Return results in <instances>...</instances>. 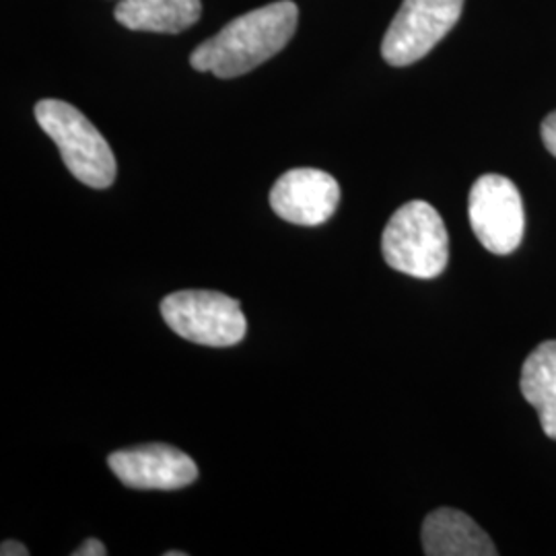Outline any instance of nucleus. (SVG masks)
Masks as SVG:
<instances>
[{
    "label": "nucleus",
    "mask_w": 556,
    "mask_h": 556,
    "mask_svg": "<svg viewBox=\"0 0 556 556\" xmlns=\"http://www.w3.org/2000/svg\"><path fill=\"white\" fill-rule=\"evenodd\" d=\"M468 217L478 241L493 254L516 252L523 239L526 213L516 184L505 176L478 178L468 199Z\"/></svg>",
    "instance_id": "obj_6"
},
{
    "label": "nucleus",
    "mask_w": 556,
    "mask_h": 556,
    "mask_svg": "<svg viewBox=\"0 0 556 556\" xmlns=\"http://www.w3.org/2000/svg\"><path fill=\"white\" fill-rule=\"evenodd\" d=\"M0 555L27 556L29 555V551H27V546H25V544H21V542H15V540H7V542H2V546H0Z\"/></svg>",
    "instance_id": "obj_14"
},
{
    "label": "nucleus",
    "mask_w": 556,
    "mask_h": 556,
    "mask_svg": "<svg viewBox=\"0 0 556 556\" xmlns=\"http://www.w3.org/2000/svg\"><path fill=\"white\" fill-rule=\"evenodd\" d=\"M108 466L122 484L139 491H176L199 478L194 459L165 443L119 450L108 457Z\"/></svg>",
    "instance_id": "obj_7"
},
{
    "label": "nucleus",
    "mask_w": 556,
    "mask_h": 556,
    "mask_svg": "<svg viewBox=\"0 0 556 556\" xmlns=\"http://www.w3.org/2000/svg\"><path fill=\"white\" fill-rule=\"evenodd\" d=\"M519 388L536 408L544 433L556 441V340L542 342L526 358Z\"/></svg>",
    "instance_id": "obj_11"
},
{
    "label": "nucleus",
    "mask_w": 556,
    "mask_h": 556,
    "mask_svg": "<svg viewBox=\"0 0 556 556\" xmlns=\"http://www.w3.org/2000/svg\"><path fill=\"white\" fill-rule=\"evenodd\" d=\"M41 130L56 142L68 172L91 188H110L116 179V157L91 119L66 101L41 100L36 105Z\"/></svg>",
    "instance_id": "obj_3"
},
{
    "label": "nucleus",
    "mask_w": 556,
    "mask_h": 556,
    "mask_svg": "<svg viewBox=\"0 0 556 556\" xmlns=\"http://www.w3.org/2000/svg\"><path fill=\"white\" fill-rule=\"evenodd\" d=\"M108 555V548L103 546V542H100L98 538H87L79 548L73 551V556H105Z\"/></svg>",
    "instance_id": "obj_13"
},
{
    "label": "nucleus",
    "mask_w": 556,
    "mask_h": 556,
    "mask_svg": "<svg viewBox=\"0 0 556 556\" xmlns=\"http://www.w3.org/2000/svg\"><path fill=\"white\" fill-rule=\"evenodd\" d=\"M542 142L551 155L556 157V112L548 114L542 122Z\"/></svg>",
    "instance_id": "obj_12"
},
{
    "label": "nucleus",
    "mask_w": 556,
    "mask_h": 556,
    "mask_svg": "<svg viewBox=\"0 0 556 556\" xmlns=\"http://www.w3.org/2000/svg\"><path fill=\"white\" fill-rule=\"evenodd\" d=\"M422 551L429 556H495L497 548L477 521L443 507L422 523Z\"/></svg>",
    "instance_id": "obj_9"
},
{
    "label": "nucleus",
    "mask_w": 556,
    "mask_h": 556,
    "mask_svg": "<svg viewBox=\"0 0 556 556\" xmlns=\"http://www.w3.org/2000/svg\"><path fill=\"white\" fill-rule=\"evenodd\" d=\"M116 21L132 31L181 34L202 15L200 0H119Z\"/></svg>",
    "instance_id": "obj_10"
},
{
    "label": "nucleus",
    "mask_w": 556,
    "mask_h": 556,
    "mask_svg": "<svg viewBox=\"0 0 556 556\" xmlns=\"http://www.w3.org/2000/svg\"><path fill=\"white\" fill-rule=\"evenodd\" d=\"M464 0H404L381 41V56L392 66L425 59L459 21Z\"/></svg>",
    "instance_id": "obj_5"
},
{
    "label": "nucleus",
    "mask_w": 556,
    "mask_h": 556,
    "mask_svg": "<svg viewBox=\"0 0 556 556\" xmlns=\"http://www.w3.org/2000/svg\"><path fill=\"white\" fill-rule=\"evenodd\" d=\"M381 254L390 268L408 277H439L450 260L445 223L429 202L410 200L388 220Z\"/></svg>",
    "instance_id": "obj_2"
},
{
    "label": "nucleus",
    "mask_w": 556,
    "mask_h": 556,
    "mask_svg": "<svg viewBox=\"0 0 556 556\" xmlns=\"http://www.w3.org/2000/svg\"><path fill=\"white\" fill-rule=\"evenodd\" d=\"M299 9L293 0H278L227 23L217 36L202 41L190 64L199 73L233 79L254 71L291 41L298 29Z\"/></svg>",
    "instance_id": "obj_1"
},
{
    "label": "nucleus",
    "mask_w": 556,
    "mask_h": 556,
    "mask_svg": "<svg viewBox=\"0 0 556 556\" xmlns=\"http://www.w3.org/2000/svg\"><path fill=\"white\" fill-rule=\"evenodd\" d=\"M165 324L194 344L227 349L239 344L248 324L238 299L217 291H178L161 301Z\"/></svg>",
    "instance_id": "obj_4"
},
{
    "label": "nucleus",
    "mask_w": 556,
    "mask_h": 556,
    "mask_svg": "<svg viewBox=\"0 0 556 556\" xmlns=\"http://www.w3.org/2000/svg\"><path fill=\"white\" fill-rule=\"evenodd\" d=\"M338 202L337 179L314 167H298L282 174L270 190V206L278 217L305 227L330 219L337 213Z\"/></svg>",
    "instance_id": "obj_8"
},
{
    "label": "nucleus",
    "mask_w": 556,
    "mask_h": 556,
    "mask_svg": "<svg viewBox=\"0 0 556 556\" xmlns=\"http://www.w3.org/2000/svg\"><path fill=\"white\" fill-rule=\"evenodd\" d=\"M165 556H186V553H178V551H167Z\"/></svg>",
    "instance_id": "obj_15"
}]
</instances>
